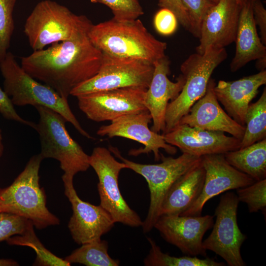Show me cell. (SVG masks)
<instances>
[{"label": "cell", "mask_w": 266, "mask_h": 266, "mask_svg": "<svg viewBox=\"0 0 266 266\" xmlns=\"http://www.w3.org/2000/svg\"><path fill=\"white\" fill-rule=\"evenodd\" d=\"M89 29L22 57L21 67L67 99L74 88L98 73L101 65L103 53L89 39Z\"/></svg>", "instance_id": "cell-1"}, {"label": "cell", "mask_w": 266, "mask_h": 266, "mask_svg": "<svg viewBox=\"0 0 266 266\" xmlns=\"http://www.w3.org/2000/svg\"><path fill=\"white\" fill-rule=\"evenodd\" d=\"M88 35L102 53L154 65L166 56V43L156 39L138 19L119 21L113 19L92 24Z\"/></svg>", "instance_id": "cell-2"}, {"label": "cell", "mask_w": 266, "mask_h": 266, "mask_svg": "<svg viewBox=\"0 0 266 266\" xmlns=\"http://www.w3.org/2000/svg\"><path fill=\"white\" fill-rule=\"evenodd\" d=\"M42 160L39 154L33 156L11 185L0 188V212L24 217L38 230L60 223L47 207L46 193L39 185V170Z\"/></svg>", "instance_id": "cell-3"}, {"label": "cell", "mask_w": 266, "mask_h": 266, "mask_svg": "<svg viewBox=\"0 0 266 266\" xmlns=\"http://www.w3.org/2000/svg\"><path fill=\"white\" fill-rule=\"evenodd\" d=\"M0 71L3 78V90L14 105H42L58 112L70 123L83 136L94 138L82 127L72 112L67 99L62 97L51 87L38 82L7 52L0 61Z\"/></svg>", "instance_id": "cell-4"}, {"label": "cell", "mask_w": 266, "mask_h": 266, "mask_svg": "<svg viewBox=\"0 0 266 266\" xmlns=\"http://www.w3.org/2000/svg\"><path fill=\"white\" fill-rule=\"evenodd\" d=\"M39 119L34 129L39 134L41 151L43 159L52 158L60 162L64 171V183H72L75 174L86 171L90 166L89 155L68 133L67 121L55 111L42 105L34 106Z\"/></svg>", "instance_id": "cell-5"}, {"label": "cell", "mask_w": 266, "mask_h": 266, "mask_svg": "<svg viewBox=\"0 0 266 266\" xmlns=\"http://www.w3.org/2000/svg\"><path fill=\"white\" fill-rule=\"evenodd\" d=\"M93 24L85 15H78L51 0L40 1L27 18L24 32L33 51L69 40Z\"/></svg>", "instance_id": "cell-6"}, {"label": "cell", "mask_w": 266, "mask_h": 266, "mask_svg": "<svg viewBox=\"0 0 266 266\" xmlns=\"http://www.w3.org/2000/svg\"><path fill=\"white\" fill-rule=\"evenodd\" d=\"M227 57L225 48L209 47L203 54H192L184 61L180 70L184 83L178 96L167 105L162 134L178 125L181 118L204 96L213 71Z\"/></svg>", "instance_id": "cell-7"}, {"label": "cell", "mask_w": 266, "mask_h": 266, "mask_svg": "<svg viewBox=\"0 0 266 266\" xmlns=\"http://www.w3.org/2000/svg\"><path fill=\"white\" fill-rule=\"evenodd\" d=\"M109 150L124 163L127 168L143 176L150 191V204L146 219L142 226L143 232H149L160 216L163 200L173 183L181 175L198 164L201 157L183 153L177 158L165 157L161 154L162 162L157 164H142L124 158L116 148Z\"/></svg>", "instance_id": "cell-8"}, {"label": "cell", "mask_w": 266, "mask_h": 266, "mask_svg": "<svg viewBox=\"0 0 266 266\" xmlns=\"http://www.w3.org/2000/svg\"><path fill=\"white\" fill-rule=\"evenodd\" d=\"M89 162L99 179L100 205L108 212L115 223L132 227L142 226L143 221L126 202L119 187V175L123 169L127 168L126 164L117 161L111 151L103 147L94 148Z\"/></svg>", "instance_id": "cell-9"}, {"label": "cell", "mask_w": 266, "mask_h": 266, "mask_svg": "<svg viewBox=\"0 0 266 266\" xmlns=\"http://www.w3.org/2000/svg\"><path fill=\"white\" fill-rule=\"evenodd\" d=\"M154 65L143 61L119 58L103 53L98 73L74 88V97L127 87L147 89L152 78Z\"/></svg>", "instance_id": "cell-10"}, {"label": "cell", "mask_w": 266, "mask_h": 266, "mask_svg": "<svg viewBox=\"0 0 266 266\" xmlns=\"http://www.w3.org/2000/svg\"><path fill=\"white\" fill-rule=\"evenodd\" d=\"M236 194L228 192L223 195L215 211L216 220L210 235L202 241L206 250L222 257L229 266H245L240 253L247 236L239 229L237 221L239 203Z\"/></svg>", "instance_id": "cell-11"}, {"label": "cell", "mask_w": 266, "mask_h": 266, "mask_svg": "<svg viewBox=\"0 0 266 266\" xmlns=\"http://www.w3.org/2000/svg\"><path fill=\"white\" fill-rule=\"evenodd\" d=\"M147 89L127 87L77 97L79 109L95 122L112 121L122 116L147 111L144 100Z\"/></svg>", "instance_id": "cell-12"}, {"label": "cell", "mask_w": 266, "mask_h": 266, "mask_svg": "<svg viewBox=\"0 0 266 266\" xmlns=\"http://www.w3.org/2000/svg\"><path fill=\"white\" fill-rule=\"evenodd\" d=\"M152 117L148 111L122 116L116 118L107 125L101 126L97 134L108 137H122L141 143L144 147L131 150L129 155L137 156L140 154L153 153L156 161L161 159L160 149L170 155L177 151L175 146L166 143L164 135L149 128Z\"/></svg>", "instance_id": "cell-13"}, {"label": "cell", "mask_w": 266, "mask_h": 266, "mask_svg": "<svg viewBox=\"0 0 266 266\" xmlns=\"http://www.w3.org/2000/svg\"><path fill=\"white\" fill-rule=\"evenodd\" d=\"M201 162L205 170L202 191L196 201L181 216H200L204 205L211 198L255 182L252 177L231 166L223 154L201 156Z\"/></svg>", "instance_id": "cell-14"}, {"label": "cell", "mask_w": 266, "mask_h": 266, "mask_svg": "<svg viewBox=\"0 0 266 266\" xmlns=\"http://www.w3.org/2000/svg\"><path fill=\"white\" fill-rule=\"evenodd\" d=\"M214 224V216L161 215L154 228L167 242L190 256H206L202 239Z\"/></svg>", "instance_id": "cell-15"}, {"label": "cell", "mask_w": 266, "mask_h": 266, "mask_svg": "<svg viewBox=\"0 0 266 266\" xmlns=\"http://www.w3.org/2000/svg\"><path fill=\"white\" fill-rule=\"evenodd\" d=\"M64 186L65 195L72 209L68 228L73 240L82 245L100 240L114 226L111 215L100 204L95 205L81 200L73 183H64Z\"/></svg>", "instance_id": "cell-16"}, {"label": "cell", "mask_w": 266, "mask_h": 266, "mask_svg": "<svg viewBox=\"0 0 266 266\" xmlns=\"http://www.w3.org/2000/svg\"><path fill=\"white\" fill-rule=\"evenodd\" d=\"M241 7L235 0H220L210 8L202 21L197 53L225 48L235 41Z\"/></svg>", "instance_id": "cell-17"}, {"label": "cell", "mask_w": 266, "mask_h": 266, "mask_svg": "<svg viewBox=\"0 0 266 266\" xmlns=\"http://www.w3.org/2000/svg\"><path fill=\"white\" fill-rule=\"evenodd\" d=\"M224 133L179 124L163 135L166 143L178 147L182 153L201 157L224 154L240 148V140Z\"/></svg>", "instance_id": "cell-18"}, {"label": "cell", "mask_w": 266, "mask_h": 266, "mask_svg": "<svg viewBox=\"0 0 266 266\" xmlns=\"http://www.w3.org/2000/svg\"><path fill=\"white\" fill-rule=\"evenodd\" d=\"M215 85V80L210 78L205 94L194 103L179 124L227 133L241 140L244 134L245 126L236 122L221 107L214 92Z\"/></svg>", "instance_id": "cell-19"}, {"label": "cell", "mask_w": 266, "mask_h": 266, "mask_svg": "<svg viewBox=\"0 0 266 266\" xmlns=\"http://www.w3.org/2000/svg\"><path fill=\"white\" fill-rule=\"evenodd\" d=\"M154 69L149 87L146 91L144 103L152 117L150 129L157 133L165 129V116L167 105L181 92L184 83L180 74L176 82L170 80L169 61L166 56L154 64Z\"/></svg>", "instance_id": "cell-20"}, {"label": "cell", "mask_w": 266, "mask_h": 266, "mask_svg": "<svg viewBox=\"0 0 266 266\" xmlns=\"http://www.w3.org/2000/svg\"><path fill=\"white\" fill-rule=\"evenodd\" d=\"M266 84V70L239 79L220 80L214 88L219 101L227 114L241 125H245V116L250 101L258 93L259 88Z\"/></svg>", "instance_id": "cell-21"}, {"label": "cell", "mask_w": 266, "mask_h": 266, "mask_svg": "<svg viewBox=\"0 0 266 266\" xmlns=\"http://www.w3.org/2000/svg\"><path fill=\"white\" fill-rule=\"evenodd\" d=\"M234 42L235 52L230 64L232 72L237 71L253 60L266 62V47L257 33L252 0H247L241 7Z\"/></svg>", "instance_id": "cell-22"}, {"label": "cell", "mask_w": 266, "mask_h": 266, "mask_svg": "<svg viewBox=\"0 0 266 266\" xmlns=\"http://www.w3.org/2000/svg\"><path fill=\"white\" fill-rule=\"evenodd\" d=\"M204 178L205 170L200 161L171 185L163 200L160 215H180L189 208L200 196Z\"/></svg>", "instance_id": "cell-23"}, {"label": "cell", "mask_w": 266, "mask_h": 266, "mask_svg": "<svg viewBox=\"0 0 266 266\" xmlns=\"http://www.w3.org/2000/svg\"><path fill=\"white\" fill-rule=\"evenodd\" d=\"M223 154L231 166L255 181L266 179V138Z\"/></svg>", "instance_id": "cell-24"}, {"label": "cell", "mask_w": 266, "mask_h": 266, "mask_svg": "<svg viewBox=\"0 0 266 266\" xmlns=\"http://www.w3.org/2000/svg\"><path fill=\"white\" fill-rule=\"evenodd\" d=\"M245 132L240 148L266 138V88L258 100L250 104L245 116Z\"/></svg>", "instance_id": "cell-25"}, {"label": "cell", "mask_w": 266, "mask_h": 266, "mask_svg": "<svg viewBox=\"0 0 266 266\" xmlns=\"http://www.w3.org/2000/svg\"><path fill=\"white\" fill-rule=\"evenodd\" d=\"M65 260L69 264L77 263L87 266H118L120 261L108 253V242L100 240L84 243L75 249Z\"/></svg>", "instance_id": "cell-26"}, {"label": "cell", "mask_w": 266, "mask_h": 266, "mask_svg": "<svg viewBox=\"0 0 266 266\" xmlns=\"http://www.w3.org/2000/svg\"><path fill=\"white\" fill-rule=\"evenodd\" d=\"M147 240L151 245L148 255L144 260L146 266H223L225 264L214 259H200L196 256L175 257L162 252L161 248L150 237Z\"/></svg>", "instance_id": "cell-27"}, {"label": "cell", "mask_w": 266, "mask_h": 266, "mask_svg": "<svg viewBox=\"0 0 266 266\" xmlns=\"http://www.w3.org/2000/svg\"><path fill=\"white\" fill-rule=\"evenodd\" d=\"M33 226L22 235H15L6 241L10 245L26 246L33 249L36 257L33 265L45 266H69L70 264L47 250L35 234Z\"/></svg>", "instance_id": "cell-28"}, {"label": "cell", "mask_w": 266, "mask_h": 266, "mask_svg": "<svg viewBox=\"0 0 266 266\" xmlns=\"http://www.w3.org/2000/svg\"><path fill=\"white\" fill-rule=\"evenodd\" d=\"M239 201L247 204L250 213L266 211V179L236 189Z\"/></svg>", "instance_id": "cell-29"}, {"label": "cell", "mask_w": 266, "mask_h": 266, "mask_svg": "<svg viewBox=\"0 0 266 266\" xmlns=\"http://www.w3.org/2000/svg\"><path fill=\"white\" fill-rule=\"evenodd\" d=\"M16 0H0V61L8 49L14 29L13 12Z\"/></svg>", "instance_id": "cell-30"}, {"label": "cell", "mask_w": 266, "mask_h": 266, "mask_svg": "<svg viewBox=\"0 0 266 266\" xmlns=\"http://www.w3.org/2000/svg\"><path fill=\"white\" fill-rule=\"evenodd\" d=\"M105 5L111 10L112 19L119 21H132L144 13L139 0H90Z\"/></svg>", "instance_id": "cell-31"}, {"label": "cell", "mask_w": 266, "mask_h": 266, "mask_svg": "<svg viewBox=\"0 0 266 266\" xmlns=\"http://www.w3.org/2000/svg\"><path fill=\"white\" fill-rule=\"evenodd\" d=\"M33 226L32 222L24 217L0 212V242L15 235H22Z\"/></svg>", "instance_id": "cell-32"}, {"label": "cell", "mask_w": 266, "mask_h": 266, "mask_svg": "<svg viewBox=\"0 0 266 266\" xmlns=\"http://www.w3.org/2000/svg\"><path fill=\"white\" fill-rule=\"evenodd\" d=\"M188 14L190 32L199 38L202 21L210 8L214 4L209 0H181Z\"/></svg>", "instance_id": "cell-33"}, {"label": "cell", "mask_w": 266, "mask_h": 266, "mask_svg": "<svg viewBox=\"0 0 266 266\" xmlns=\"http://www.w3.org/2000/svg\"><path fill=\"white\" fill-rule=\"evenodd\" d=\"M178 20L170 10L162 8L155 14L154 25L156 30L160 34L168 35L173 33L177 29Z\"/></svg>", "instance_id": "cell-34"}, {"label": "cell", "mask_w": 266, "mask_h": 266, "mask_svg": "<svg viewBox=\"0 0 266 266\" xmlns=\"http://www.w3.org/2000/svg\"><path fill=\"white\" fill-rule=\"evenodd\" d=\"M14 105L9 97L0 87V114L7 120L15 121L34 129L35 123L23 119L16 112Z\"/></svg>", "instance_id": "cell-35"}, {"label": "cell", "mask_w": 266, "mask_h": 266, "mask_svg": "<svg viewBox=\"0 0 266 266\" xmlns=\"http://www.w3.org/2000/svg\"><path fill=\"white\" fill-rule=\"evenodd\" d=\"M158 5L161 8H166L172 11L178 21L183 27L190 31L189 19L181 0H159Z\"/></svg>", "instance_id": "cell-36"}, {"label": "cell", "mask_w": 266, "mask_h": 266, "mask_svg": "<svg viewBox=\"0 0 266 266\" xmlns=\"http://www.w3.org/2000/svg\"><path fill=\"white\" fill-rule=\"evenodd\" d=\"M252 8L255 23L259 27L261 40L266 45V10L261 0H252Z\"/></svg>", "instance_id": "cell-37"}, {"label": "cell", "mask_w": 266, "mask_h": 266, "mask_svg": "<svg viewBox=\"0 0 266 266\" xmlns=\"http://www.w3.org/2000/svg\"><path fill=\"white\" fill-rule=\"evenodd\" d=\"M18 263L12 259H0V266H17Z\"/></svg>", "instance_id": "cell-38"}, {"label": "cell", "mask_w": 266, "mask_h": 266, "mask_svg": "<svg viewBox=\"0 0 266 266\" xmlns=\"http://www.w3.org/2000/svg\"><path fill=\"white\" fill-rule=\"evenodd\" d=\"M3 139L1 130L0 129V158H1L3 155L4 151V146L3 144Z\"/></svg>", "instance_id": "cell-39"}, {"label": "cell", "mask_w": 266, "mask_h": 266, "mask_svg": "<svg viewBox=\"0 0 266 266\" xmlns=\"http://www.w3.org/2000/svg\"><path fill=\"white\" fill-rule=\"evenodd\" d=\"M235 1L241 6L246 2L247 0H235Z\"/></svg>", "instance_id": "cell-40"}, {"label": "cell", "mask_w": 266, "mask_h": 266, "mask_svg": "<svg viewBox=\"0 0 266 266\" xmlns=\"http://www.w3.org/2000/svg\"><path fill=\"white\" fill-rule=\"evenodd\" d=\"M213 4L217 3L220 0H209Z\"/></svg>", "instance_id": "cell-41"}]
</instances>
